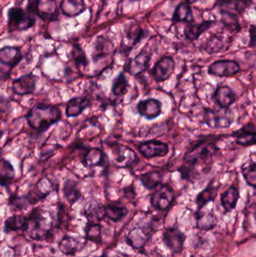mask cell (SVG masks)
Listing matches in <instances>:
<instances>
[{
	"mask_svg": "<svg viewBox=\"0 0 256 257\" xmlns=\"http://www.w3.org/2000/svg\"><path fill=\"white\" fill-rule=\"evenodd\" d=\"M234 120V114L230 108L219 110L205 108L202 123L211 128H226L231 126Z\"/></svg>",
	"mask_w": 256,
	"mask_h": 257,
	"instance_id": "277c9868",
	"label": "cell"
},
{
	"mask_svg": "<svg viewBox=\"0 0 256 257\" xmlns=\"http://www.w3.org/2000/svg\"><path fill=\"white\" fill-rule=\"evenodd\" d=\"M195 219H196L195 226L197 229H202V230H211L217 224V219L216 216L211 213L205 214L201 212V211H196Z\"/></svg>",
	"mask_w": 256,
	"mask_h": 257,
	"instance_id": "4dcf8cb0",
	"label": "cell"
},
{
	"mask_svg": "<svg viewBox=\"0 0 256 257\" xmlns=\"http://www.w3.org/2000/svg\"><path fill=\"white\" fill-rule=\"evenodd\" d=\"M231 135L235 138L236 143L240 146L249 147L255 145L256 127L254 123H246Z\"/></svg>",
	"mask_w": 256,
	"mask_h": 257,
	"instance_id": "2e32d148",
	"label": "cell"
},
{
	"mask_svg": "<svg viewBox=\"0 0 256 257\" xmlns=\"http://www.w3.org/2000/svg\"><path fill=\"white\" fill-rule=\"evenodd\" d=\"M98 257H108L107 256V255L105 254V253H104V254H102L101 256H98Z\"/></svg>",
	"mask_w": 256,
	"mask_h": 257,
	"instance_id": "c3c4849f",
	"label": "cell"
},
{
	"mask_svg": "<svg viewBox=\"0 0 256 257\" xmlns=\"http://www.w3.org/2000/svg\"><path fill=\"white\" fill-rule=\"evenodd\" d=\"M220 185H216L214 180H212L208 185L202 191L198 193L195 199V203L197 205V211H201L203 208L210 202H213L217 196Z\"/></svg>",
	"mask_w": 256,
	"mask_h": 257,
	"instance_id": "44dd1931",
	"label": "cell"
},
{
	"mask_svg": "<svg viewBox=\"0 0 256 257\" xmlns=\"http://www.w3.org/2000/svg\"><path fill=\"white\" fill-rule=\"evenodd\" d=\"M189 3H194L195 2L198 1V0H186Z\"/></svg>",
	"mask_w": 256,
	"mask_h": 257,
	"instance_id": "7dc6e473",
	"label": "cell"
},
{
	"mask_svg": "<svg viewBox=\"0 0 256 257\" xmlns=\"http://www.w3.org/2000/svg\"><path fill=\"white\" fill-rule=\"evenodd\" d=\"M213 24V21H204L201 24L188 23L184 29L185 36L190 41L196 40L202 33L210 29Z\"/></svg>",
	"mask_w": 256,
	"mask_h": 257,
	"instance_id": "484cf974",
	"label": "cell"
},
{
	"mask_svg": "<svg viewBox=\"0 0 256 257\" xmlns=\"http://www.w3.org/2000/svg\"><path fill=\"white\" fill-rule=\"evenodd\" d=\"M242 175L248 185L255 189L256 184V163L250 161L246 166H243L241 169Z\"/></svg>",
	"mask_w": 256,
	"mask_h": 257,
	"instance_id": "74e56055",
	"label": "cell"
},
{
	"mask_svg": "<svg viewBox=\"0 0 256 257\" xmlns=\"http://www.w3.org/2000/svg\"><path fill=\"white\" fill-rule=\"evenodd\" d=\"M113 45L110 41L103 37L96 40L93 53V61L96 62L108 56L112 51Z\"/></svg>",
	"mask_w": 256,
	"mask_h": 257,
	"instance_id": "f546056e",
	"label": "cell"
},
{
	"mask_svg": "<svg viewBox=\"0 0 256 257\" xmlns=\"http://www.w3.org/2000/svg\"><path fill=\"white\" fill-rule=\"evenodd\" d=\"M9 205L15 209L22 211L30 206V202L27 196H18L14 195L9 199Z\"/></svg>",
	"mask_w": 256,
	"mask_h": 257,
	"instance_id": "60d3db41",
	"label": "cell"
},
{
	"mask_svg": "<svg viewBox=\"0 0 256 257\" xmlns=\"http://www.w3.org/2000/svg\"><path fill=\"white\" fill-rule=\"evenodd\" d=\"M154 232V226L151 224L134 228L126 237V243L133 249L143 248Z\"/></svg>",
	"mask_w": 256,
	"mask_h": 257,
	"instance_id": "30bf717a",
	"label": "cell"
},
{
	"mask_svg": "<svg viewBox=\"0 0 256 257\" xmlns=\"http://www.w3.org/2000/svg\"><path fill=\"white\" fill-rule=\"evenodd\" d=\"M143 36V31L140 27L135 26L131 28L130 31L128 33L127 39L129 42L128 48L129 50L132 49L134 46L137 45L141 41Z\"/></svg>",
	"mask_w": 256,
	"mask_h": 257,
	"instance_id": "b9f144b4",
	"label": "cell"
},
{
	"mask_svg": "<svg viewBox=\"0 0 256 257\" xmlns=\"http://www.w3.org/2000/svg\"><path fill=\"white\" fill-rule=\"evenodd\" d=\"M151 59V54L143 50L135 58L129 62L128 72L132 75H138L147 70Z\"/></svg>",
	"mask_w": 256,
	"mask_h": 257,
	"instance_id": "ffe728a7",
	"label": "cell"
},
{
	"mask_svg": "<svg viewBox=\"0 0 256 257\" xmlns=\"http://www.w3.org/2000/svg\"><path fill=\"white\" fill-rule=\"evenodd\" d=\"M108 159L105 154L99 148H90L86 153L82 163L87 168L97 167V166H105L108 165Z\"/></svg>",
	"mask_w": 256,
	"mask_h": 257,
	"instance_id": "ac0fdd59",
	"label": "cell"
},
{
	"mask_svg": "<svg viewBox=\"0 0 256 257\" xmlns=\"http://www.w3.org/2000/svg\"><path fill=\"white\" fill-rule=\"evenodd\" d=\"M86 240L101 244L102 242V225L99 223L88 222L85 228Z\"/></svg>",
	"mask_w": 256,
	"mask_h": 257,
	"instance_id": "8d00e7d4",
	"label": "cell"
},
{
	"mask_svg": "<svg viewBox=\"0 0 256 257\" xmlns=\"http://www.w3.org/2000/svg\"><path fill=\"white\" fill-rule=\"evenodd\" d=\"M105 217L114 223L121 221L129 213V210L125 205L118 201L111 202L104 206Z\"/></svg>",
	"mask_w": 256,
	"mask_h": 257,
	"instance_id": "603a6c76",
	"label": "cell"
},
{
	"mask_svg": "<svg viewBox=\"0 0 256 257\" xmlns=\"http://www.w3.org/2000/svg\"><path fill=\"white\" fill-rule=\"evenodd\" d=\"M174 199L173 187L168 184H161L152 193L150 204L153 208L158 211H165L171 206Z\"/></svg>",
	"mask_w": 256,
	"mask_h": 257,
	"instance_id": "8992f818",
	"label": "cell"
},
{
	"mask_svg": "<svg viewBox=\"0 0 256 257\" xmlns=\"http://www.w3.org/2000/svg\"><path fill=\"white\" fill-rule=\"evenodd\" d=\"M26 119L33 130L45 132L61 120L62 113L55 105L38 103L30 110Z\"/></svg>",
	"mask_w": 256,
	"mask_h": 257,
	"instance_id": "7a4b0ae2",
	"label": "cell"
},
{
	"mask_svg": "<svg viewBox=\"0 0 256 257\" xmlns=\"http://www.w3.org/2000/svg\"><path fill=\"white\" fill-rule=\"evenodd\" d=\"M72 57L74 63L78 67L83 66V67L86 68L88 66L89 62L86 57L85 53L78 44L73 45L72 50Z\"/></svg>",
	"mask_w": 256,
	"mask_h": 257,
	"instance_id": "f35d334b",
	"label": "cell"
},
{
	"mask_svg": "<svg viewBox=\"0 0 256 257\" xmlns=\"http://www.w3.org/2000/svg\"><path fill=\"white\" fill-rule=\"evenodd\" d=\"M63 191L65 198L71 205L78 202L81 197V192L78 188V184L72 180H67L64 183Z\"/></svg>",
	"mask_w": 256,
	"mask_h": 257,
	"instance_id": "836d02e7",
	"label": "cell"
},
{
	"mask_svg": "<svg viewBox=\"0 0 256 257\" xmlns=\"http://www.w3.org/2000/svg\"><path fill=\"white\" fill-rule=\"evenodd\" d=\"M60 9L63 15L72 18L84 12L86 5L84 0H62Z\"/></svg>",
	"mask_w": 256,
	"mask_h": 257,
	"instance_id": "d4e9b609",
	"label": "cell"
},
{
	"mask_svg": "<svg viewBox=\"0 0 256 257\" xmlns=\"http://www.w3.org/2000/svg\"><path fill=\"white\" fill-rule=\"evenodd\" d=\"M27 11L44 20H55L58 15L54 0H28Z\"/></svg>",
	"mask_w": 256,
	"mask_h": 257,
	"instance_id": "52a82bcc",
	"label": "cell"
},
{
	"mask_svg": "<svg viewBox=\"0 0 256 257\" xmlns=\"http://www.w3.org/2000/svg\"><path fill=\"white\" fill-rule=\"evenodd\" d=\"M138 151L145 159L165 157L169 152V146L159 140H150L138 145Z\"/></svg>",
	"mask_w": 256,
	"mask_h": 257,
	"instance_id": "8fae6325",
	"label": "cell"
},
{
	"mask_svg": "<svg viewBox=\"0 0 256 257\" xmlns=\"http://www.w3.org/2000/svg\"><path fill=\"white\" fill-rule=\"evenodd\" d=\"M3 135H4V131L0 128V139L3 138Z\"/></svg>",
	"mask_w": 256,
	"mask_h": 257,
	"instance_id": "bcb514c9",
	"label": "cell"
},
{
	"mask_svg": "<svg viewBox=\"0 0 256 257\" xmlns=\"http://www.w3.org/2000/svg\"><path fill=\"white\" fill-rule=\"evenodd\" d=\"M111 150L114 161L119 168H130L139 162L136 153L129 147L117 143L111 146Z\"/></svg>",
	"mask_w": 256,
	"mask_h": 257,
	"instance_id": "ba28073f",
	"label": "cell"
},
{
	"mask_svg": "<svg viewBox=\"0 0 256 257\" xmlns=\"http://www.w3.org/2000/svg\"><path fill=\"white\" fill-rule=\"evenodd\" d=\"M175 69V63L171 57H164L153 66L151 75L156 82H164L171 78Z\"/></svg>",
	"mask_w": 256,
	"mask_h": 257,
	"instance_id": "4fadbf2b",
	"label": "cell"
},
{
	"mask_svg": "<svg viewBox=\"0 0 256 257\" xmlns=\"http://www.w3.org/2000/svg\"><path fill=\"white\" fill-rule=\"evenodd\" d=\"M21 50L15 47H4L0 49V63L11 68L15 67L22 60Z\"/></svg>",
	"mask_w": 256,
	"mask_h": 257,
	"instance_id": "7402d4cb",
	"label": "cell"
},
{
	"mask_svg": "<svg viewBox=\"0 0 256 257\" xmlns=\"http://www.w3.org/2000/svg\"><path fill=\"white\" fill-rule=\"evenodd\" d=\"M173 22L192 23L193 21V14L192 9L188 3H180L173 15Z\"/></svg>",
	"mask_w": 256,
	"mask_h": 257,
	"instance_id": "e575fe53",
	"label": "cell"
},
{
	"mask_svg": "<svg viewBox=\"0 0 256 257\" xmlns=\"http://www.w3.org/2000/svg\"><path fill=\"white\" fill-rule=\"evenodd\" d=\"M28 224V219L24 215H14L7 218L5 222L4 230L6 233L17 231L26 230Z\"/></svg>",
	"mask_w": 256,
	"mask_h": 257,
	"instance_id": "83f0119b",
	"label": "cell"
},
{
	"mask_svg": "<svg viewBox=\"0 0 256 257\" xmlns=\"http://www.w3.org/2000/svg\"><path fill=\"white\" fill-rule=\"evenodd\" d=\"M69 214L66 211L64 205H60L58 211V222L60 224H63L68 222L67 217H69Z\"/></svg>",
	"mask_w": 256,
	"mask_h": 257,
	"instance_id": "ee69618b",
	"label": "cell"
},
{
	"mask_svg": "<svg viewBox=\"0 0 256 257\" xmlns=\"http://www.w3.org/2000/svg\"><path fill=\"white\" fill-rule=\"evenodd\" d=\"M256 29L255 25H252L249 30V34H250V41H249V46L250 48H254L255 47L256 42Z\"/></svg>",
	"mask_w": 256,
	"mask_h": 257,
	"instance_id": "f6af8a7d",
	"label": "cell"
},
{
	"mask_svg": "<svg viewBox=\"0 0 256 257\" xmlns=\"http://www.w3.org/2000/svg\"><path fill=\"white\" fill-rule=\"evenodd\" d=\"M164 175L160 171H150L142 174L139 177L141 181L144 188L148 190H153L155 188L162 184L163 181Z\"/></svg>",
	"mask_w": 256,
	"mask_h": 257,
	"instance_id": "4316f807",
	"label": "cell"
},
{
	"mask_svg": "<svg viewBox=\"0 0 256 257\" xmlns=\"http://www.w3.org/2000/svg\"><path fill=\"white\" fill-rule=\"evenodd\" d=\"M91 100L87 96H77L67 102L66 114L68 117H75L81 115L90 105Z\"/></svg>",
	"mask_w": 256,
	"mask_h": 257,
	"instance_id": "d6986e66",
	"label": "cell"
},
{
	"mask_svg": "<svg viewBox=\"0 0 256 257\" xmlns=\"http://www.w3.org/2000/svg\"><path fill=\"white\" fill-rule=\"evenodd\" d=\"M15 170L8 160H0V186L9 187L15 178Z\"/></svg>",
	"mask_w": 256,
	"mask_h": 257,
	"instance_id": "1f68e13d",
	"label": "cell"
},
{
	"mask_svg": "<svg viewBox=\"0 0 256 257\" xmlns=\"http://www.w3.org/2000/svg\"><path fill=\"white\" fill-rule=\"evenodd\" d=\"M223 39L220 36H214L213 37L210 38L207 40L204 48L207 52L210 54H213V53H218L221 51L222 48L224 47Z\"/></svg>",
	"mask_w": 256,
	"mask_h": 257,
	"instance_id": "ab89813d",
	"label": "cell"
},
{
	"mask_svg": "<svg viewBox=\"0 0 256 257\" xmlns=\"http://www.w3.org/2000/svg\"><path fill=\"white\" fill-rule=\"evenodd\" d=\"M38 79H39L38 77L33 74H28V75L20 77L13 81L12 90L14 93L20 96L32 94L36 90Z\"/></svg>",
	"mask_w": 256,
	"mask_h": 257,
	"instance_id": "9a60e30c",
	"label": "cell"
},
{
	"mask_svg": "<svg viewBox=\"0 0 256 257\" xmlns=\"http://www.w3.org/2000/svg\"><path fill=\"white\" fill-rule=\"evenodd\" d=\"M138 114L149 120L157 118L162 113V103L154 98L140 101L137 105Z\"/></svg>",
	"mask_w": 256,
	"mask_h": 257,
	"instance_id": "5bb4252c",
	"label": "cell"
},
{
	"mask_svg": "<svg viewBox=\"0 0 256 257\" xmlns=\"http://www.w3.org/2000/svg\"><path fill=\"white\" fill-rule=\"evenodd\" d=\"M240 199V191L237 187L231 186L221 194L220 200L225 213H229L235 209Z\"/></svg>",
	"mask_w": 256,
	"mask_h": 257,
	"instance_id": "cb8c5ba5",
	"label": "cell"
},
{
	"mask_svg": "<svg viewBox=\"0 0 256 257\" xmlns=\"http://www.w3.org/2000/svg\"><path fill=\"white\" fill-rule=\"evenodd\" d=\"M36 23L33 14L19 7L11 8L8 12V26L10 31L28 30Z\"/></svg>",
	"mask_w": 256,
	"mask_h": 257,
	"instance_id": "5b68a950",
	"label": "cell"
},
{
	"mask_svg": "<svg viewBox=\"0 0 256 257\" xmlns=\"http://www.w3.org/2000/svg\"><path fill=\"white\" fill-rule=\"evenodd\" d=\"M186 235L178 226L167 228L162 235V241L165 245L174 253H181L183 250Z\"/></svg>",
	"mask_w": 256,
	"mask_h": 257,
	"instance_id": "9c48e42d",
	"label": "cell"
},
{
	"mask_svg": "<svg viewBox=\"0 0 256 257\" xmlns=\"http://www.w3.org/2000/svg\"><path fill=\"white\" fill-rule=\"evenodd\" d=\"M219 150L213 140L208 139L198 141L183 156V165L177 170L182 179L195 181L199 176L198 169L201 166L206 173L210 172L209 166H212L213 156Z\"/></svg>",
	"mask_w": 256,
	"mask_h": 257,
	"instance_id": "6da1fadb",
	"label": "cell"
},
{
	"mask_svg": "<svg viewBox=\"0 0 256 257\" xmlns=\"http://www.w3.org/2000/svg\"><path fill=\"white\" fill-rule=\"evenodd\" d=\"M84 214L88 222L99 223L105 217L104 206L96 202H90L84 208Z\"/></svg>",
	"mask_w": 256,
	"mask_h": 257,
	"instance_id": "f1b7e54d",
	"label": "cell"
},
{
	"mask_svg": "<svg viewBox=\"0 0 256 257\" xmlns=\"http://www.w3.org/2000/svg\"><path fill=\"white\" fill-rule=\"evenodd\" d=\"M27 219L28 224L24 232L30 238L35 241H49L52 238V223L43 216V212L39 208L33 209Z\"/></svg>",
	"mask_w": 256,
	"mask_h": 257,
	"instance_id": "3957f363",
	"label": "cell"
},
{
	"mask_svg": "<svg viewBox=\"0 0 256 257\" xmlns=\"http://www.w3.org/2000/svg\"><path fill=\"white\" fill-rule=\"evenodd\" d=\"M80 246H81V243L77 238L65 236L60 241L59 248L65 255L71 256V255H75L78 250H80Z\"/></svg>",
	"mask_w": 256,
	"mask_h": 257,
	"instance_id": "d590c367",
	"label": "cell"
},
{
	"mask_svg": "<svg viewBox=\"0 0 256 257\" xmlns=\"http://www.w3.org/2000/svg\"><path fill=\"white\" fill-rule=\"evenodd\" d=\"M129 87V81L124 72H121L120 75L113 81L111 93L115 97H123L128 93Z\"/></svg>",
	"mask_w": 256,
	"mask_h": 257,
	"instance_id": "d6a6232c",
	"label": "cell"
},
{
	"mask_svg": "<svg viewBox=\"0 0 256 257\" xmlns=\"http://www.w3.org/2000/svg\"><path fill=\"white\" fill-rule=\"evenodd\" d=\"M223 3L231 9L241 12L251 4L250 0H223Z\"/></svg>",
	"mask_w": 256,
	"mask_h": 257,
	"instance_id": "7bdbcfd3",
	"label": "cell"
},
{
	"mask_svg": "<svg viewBox=\"0 0 256 257\" xmlns=\"http://www.w3.org/2000/svg\"><path fill=\"white\" fill-rule=\"evenodd\" d=\"M240 72V66L234 60H218L208 67L209 75L216 77H232Z\"/></svg>",
	"mask_w": 256,
	"mask_h": 257,
	"instance_id": "7c38bea8",
	"label": "cell"
},
{
	"mask_svg": "<svg viewBox=\"0 0 256 257\" xmlns=\"http://www.w3.org/2000/svg\"><path fill=\"white\" fill-rule=\"evenodd\" d=\"M212 99L220 108H229L235 102L237 96L231 87L220 86L215 90Z\"/></svg>",
	"mask_w": 256,
	"mask_h": 257,
	"instance_id": "e0dca14e",
	"label": "cell"
}]
</instances>
